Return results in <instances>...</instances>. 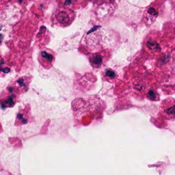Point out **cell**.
I'll return each instance as SVG.
<instances>
[{
	"label": "cell",
	"mask_w": 175,
	"mask_h": 175,
	"mask_svg": "<svg viewBox=\"0 0 175 175\" xmlns=\"http://www.w3.org/2000/svg\"><path fill=\"white\" fill-rule=\"evenodd\" d=\"M76 13L69 7L58 8L53 13L52 23L58 27H68L73 23L76 19Z\"/></svg>",
	"instance_id": "6da1fadb"
},
{
	"label": "cell",
	"mask_w": 175,
	"mask_h": 175,
	"mask_svg": "<svg viewBox=\"0 0 175 175\" xmlns=\"http://www.w3.org/2000/svg\"><path fill=\"white\" fill-rule=\"evenodd\" d=\"M105 56L101 51L91 54L88 57V60L94 69H98L102 67L105 62Z\"/></svg>",
	"instance_id": "5b68a950"
},
{
	"label": "cell",
	"mask_w": 175,
	"mask_h": 175,
	"mask_svg": "<svg viewBox=\"0 0 175 175\" xmlns=\"http://www.w3.org/2000/svg\"><path fill=\"white\" fill-rule=\"evenodd\" d=\"M56 60V53L52 50L45 48L40 50L38 60L40 65L44 69H50L53 67Z\"/></svg>",
	"instance_id": "7a4b0ae2"
},
{
	"label": "cell",
	"mask_w": 175,
	"mask_h": 175,
	"mask_svg": "<svg viewBox=\"0 0 175 175\" xmlns=\"http://www.w3.org/2000/svg\"><path fill=\"white\" fill-rule=\"evenodd\" d=\"M161 115L166 119L175 118V100H166L161 105Z\"/></svg>",
	"instance_id": "277c9868"
},
{
	"label": "cell",
	"mask_w": 175,
	"mask_h": 175,
	"mask_svg": "<svg viewBox=\"0 0 175 175\" xmlns=\"http://www.w3.org/2000/svg\"><path fill=\"white\" fill-rule=\"evenodd\" d=\"M32 79L29 76H22L13 82L7 88L17 95L24 94L28 91Z\"/></svg>",
	"instance_id": "3957f363"
},
{
	"label": "cell",
	"mask_w": 175,
	"mask_h": 175,
	"mask_svg": "<svg viewBox=\"0 0 175 175\" xmlns=\"http://www.w3.org/2000/svg\"><path fill=\"white\" fill-rule=\"evenodd\" d=\"M102 80L104 81H110L116 77V73L111 69H106L102 74Z\"/></svg>",
	"instance_id": "52a82bcc"
},
{
	"label": "cell",
	"mask_w": 175,
	"mask_h": 175,
	"mask_svg": "<svg viewBox=\"0 0 175 175\" xmlns=\"http://www.w3.org/2000/svg\"><path fill=\"white\" fill-rule=\"evenodd\" d=\"M8 94L4 95L3 98L1 99L2 106L4 108L12 107L16 104L17 101V95L14 92L8 89Z\"/></svg>",
	"instance_id": "8992f818"
}]
</instances>
